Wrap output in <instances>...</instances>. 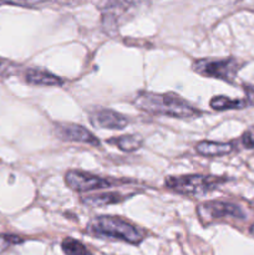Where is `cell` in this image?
I'll use <instances>...</instances> for the list:
<instances>
[{"label": "cell", "instance_id": "1", "mask_svg": "<svg viewBox=\"0 0 254 255\" xmlns=\"http://www.w3.org/2000/svg\"><path fill=\"white\" fill-rule=\"evenodd\" d=\"M134 106L153 115H164L174 119H192L202 114L188 101L172 92H139L133 100Z\"/></svg>", "mask_w": 254, "mask_h": 255}, {"label": "cell", "instance_id": "2", "mask_svg": "<svg viewBox=\"0 0 254 255\" xmlns=\"http://www.w3.org/2000/svg\"><path fill=\"white\" fill-rule=\"evenodd\" d=\"M86 232L91 236L119 239L134 246L139 244L144 239V232L138 227L119 217L111 216L94 218L87 224Z\"/></svg>", "mask_w": 254, "mask_h": 255}, {"label": "cell", "instance_id": "3", "mask_svg": "<svg viewBox=\"0 0 254 255\" xmlns=\"http://www.w3.org/2000/svg\"><path fill=\"white\" fill-rule=\"evenodd\" d=\"M149 0H110L102 10V26L109 34H116L120 27L146 9Z\"/></svg>", "mask_w": 254, "mask_h": 255}, {"label": "cell", "instance_id": "4", "mask_svg": "<svg viewBox=\"0 0 254 255\" xmlns=\"http://www.w3.org/2000/svg\"><path fill=\"white\" fill-rule=\"evenodd\" d=\"M226 179L222 177L206 176V174H187V176L168 177L164 182L166 187L171 191L186 196H202L214 191Z\"/></svg>", "mask_w": 254, "mask_h": 255}, {"label": "cell", "instance_id": "5", "mask_svg": "<svg viewBox=\"0 0 254 255\" xmlns=\"http://www.w3.org/2000/svg\"><path fill=\"white\" fill-rule=\"evenodd\" d=\"M243 62L234 57L227 59H198L194 60L193 67L197 74L211 79L223 80L227 82H234Z\"/></svg>", "mask_w": 254, "mask_h": 255}, {"label": "cell", "instance_id": "6", "mask_svg": "<svg viewBox=\"0 0 254 255\" xmlns=\"http://www.w3.org/2000/svg\"><path fill=\"white\" fill-rule=\"evenodd\" d=\"M197 214L204 224H211L224 218H244L243 211L238 206L223 201H208L199 204L197 207Z\"/></svg>", "mask_w": 254, "mask_h": 255}, {"label": "cell", "instance_id": "7", "mask_svg": "<svg viewBox=\"0 0 254 255\" xmlns=\"http://www.w3.org/2000/svg\"><path fill=\"white\" fill-rule=\"evenodd\" d=\"M65 183L72 191L84 193V192L96 191V189L110 188V187L115 186L119 182L114 181V179L102 178V177L86 173V172L71 169V171H67L66 174H65Z\"/></svg>", "mask_w": 254, "mask_h": 255}, {"label": "cell", "instance_id": "8", "mask_svg": "<svg viewBox=\"0 0 254 255\" xmlns=\"http://www.w3.org/2000/svg\"><path fill=\"white\" fill-rule=\"evenodd\" d=\"M55 134L62 141L77 142V143L90 144V146L97 147L100 144L99 138L85 128L84 126L77 124H57L55 125Z\"/></svg>", "mask_w": 254, "mask_h": 255}, {"label": "cell", "instance_id": "9", "mask_svg": "<svg viewBox=\"0 0 254 255\" xmlns=\"http://www.w3.org/2000/svg\"><path fill=\"white\" fill-rule=\"evenodd\" d=\"M92 126L105 129H122L128 125V119L111 109H96L90 114Z\"/></svg>", "mask_w": 254, "mask_h": 255}, {"label": "cell", "instance_id": "10", "mask_svg": "<svg viewBox=\"0 0 254 255\" xmlns=\"http://www.w3.org/2000/svg\"><path fill=\"white\" fill-rule=\"evenodd\" d=\"M25 80L34 86H61L64 84V79L44 69H27Z\"/></svg>", "mask_w": 254, "mask_h": 255}, {"label": "cell", "instance_id": "11", "mask_svg": "<svg viewBox=\"0 0 254 255\" xmlns=\"http://www.w3.org/2000/svg\"><path fill=\"white\" fill-rule=\"evenodd\" d=\"M125 199H126V196H124L120 192H102V193L82 197L81 201L82 203L89 207H106L111 206V204L121 203Z\"/></svg>", "mask_w": 254, "mask_h": 255}, {"label": "cell", "instance_id": "12", "mask_svg": "<svg viewBox=\"0 0 254 255\" xmlns=\"http://www.w3.org/2000/svg\"><path fill=\"white\" fill-rule=\"evenodd\" d=\"M197 153L201 156L216 157L224 156L233 151V144L223 143V142H212V141H201L196 146Z\"/></svg>", "mask_w": 254, "mask_h": 255}, {"label": "cell", "instance_id": "13", "mask_svg": "<svg viewBox=\"0 0 254 255\" xmlns=\"http://www.w3.org/2000/svg\"><path fill=\"white\" fill-rule=\"evenodd\" d=\"M110 144H115L124 152H134L141 148L143 138L139 134H126V136L112 137L109 139Z\"/></svg>", "mask_w": 254, "mask_h": 255}, {"label": "cell", "instance_id": "14", "mask_svg": "<svg viewBox=\"0 0 254 255\" xmlns=\"http://www.w3.org/2000/svg\"><path fill=\"white\" fill-rule=\"evenodd\" d=\"M211 107L217 111H226V110H242L248 106L246 99H231L227 96H216L209 102Z\"/></svg>", "mask_w": 254, "mask_h": 255}, {"label": "cell", "instance_id": "15", "mask_svg": "<svg viewBox=\"0 0 254 255\" xmlns=\"http://www.w3.org/2000/svg\"><path fill=\"white\" fill-rule=\"evenodd\" d=\"M61 249L66 255H92L91 252L74 238H65L61 243Z\"/></svg>", "mask_w": 254, "mask_h": 255}, {"label": "cell", "instance_id": "16", "mask_svg": "<svg viewBox=\"0 0 254 255\" xmlns=\"http://www.w3.org/2000/svg\"><path fill=\"white\" fill-rule=\"evenodd\" d=\"M22 243V239L17 236H11V234H2L0 236V252L5 251L10 246Z\"/></svg>", "mask_w": 254, "mask_h": 255}, {"label": "cell", "instance_id": "17", "mask_svg": "<svg viewBox=\"0 0 254 255\" xmlns=\"http://www.w3.org/2000/svg\"><path fill=\"white\" fill-rule=\"evenodd\" d=\"M44 1L45 0H0V6L1 5H17V6L34 7Z\"/></svg>", "mask_w": 254, "mask_h": 255}, {"label": "cell", "instance_id": "18", "mask_svg": "<svg viewBox=\"0 0 254 255\" xmlns=\"http://www.w3.org/2000/svg\"><path fill=\"white\" fill-rule=\"evenodd\" d=\"M242 143L246 148L254 149V126L244 132L242 136Z\"/></svg>", "mask_w": 254, "mask_h": 255}, {"label": "cell", "instance_id": "19", "mask_svg": "<svg viewBox=\"0 0 254 255\" xmlns=\"http://www.w3.org/2000/svg\"><path fill=\"white\" fill-rule=\"evenodd\" d=\"M244 92H246V101L248 104V106H254V85H249V86H246L244 89Z\"/></svg>", "mask_w": 254, "mask_h": 255}, {"label": "cell", "instance_id": "20", "mask_svg": "<svg viewBox=\"0 0 254 255\" xmlns=\"http://www.w3.org/2000/svg\"><path fill=\"white\" fill-rule=\"evenodd\" d=\"M249 232H251V234H252V236L254 237V224H253V226L251 227V229H249Z\"/></svg>", "mask_w": 254, "mask_h": 255}, {"label": "cell", "instance_id": "21", "mask_svg": "<svg viewBox=\"0 0 254 255\" xmlns=\"http://www.w3.org/2000/svg\"><path fill=\"white\" fill-rule=\"evenodd\" d=\"M222 1H227V2H237L239 0H222Z\"/></svg>", "mask_w": 254, "mask_h": 255}, {"label": "cell", "instance_id": "22", "mask_svg": "<svg viewBox=\"0 0 254 255\" xmlns=\"http://www.w3.org/2000/svg\"><path fill=\"white\" fill-rule=\"evenodd\" d=\"M2 62H4V61H2V60L0 59V69H1V66H2Z\"/></svg>", "mask_w": 254, "mask_h": 255}]
</instances>
